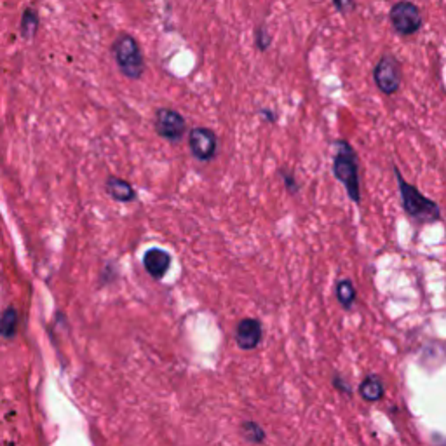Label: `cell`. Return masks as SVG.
Here are the masks:
<instances>
[{"mask_svg":"<svg viewBox=\"0 0 446 446\" xmlns=\"http://www.w3.org/2000/svg\"><path fill=\"white\" fill-rule=\"evenodd\" d=\"M373 80L380 93L391 96L399 91L403 84V72L398 58L394 55H384L373 68Z\"/></svg>","mask_w":446,"mask_h":446,"instance_id":"5b68a950","label":"cell"},{"mask_svg":"<svg viewBox=\"0 0 446 446\" xmlns=\"http://www.w3.org/2000/svg\"><path fill=\"white\" fill-rule=\"evenodd\" d=\"M261 334H263V328L259 319L246 317L237 325L236 342L242 351H253L260 345Z\"/></svg>","mask_w":446,"mask_h":446,"instance_id":"ba28073f","label":"cell"},{"mask_svg":"<svg viewBox=\"0 0 446 446\" xmlns=\"http://www.w3.org/2000/svg\"><path fill=\"white\" fill-rule=\"evenodd\" d=\"M261 115H263V117H267L271 122L276 121V115L271 114V110H261Z\"/></svg>","mask_w":446,"mask_h":446,"instance_id":"ffe728a7","label":"cell"},{"mask_svg":"<svg viewBox=\"0 0 446 446\" xmlns=\"http://www.w3.org/2000/svg\"><path fill=\"white\" fill-rule=\"evenodd\" d=\"M256 45H259L261 51H265L271 45V36H268L265 28L256 30Z\"/></svg>","mask_w":446,"mask_h":446,"instance_id":"d6986e66","label":"cell"},{"mask_svg":"<svg viewBox=\"0 0 446 446\" xmlns=\"http://www.w3.org/2000/svg\"><path fill=\"white\" fill-rule=\"evenodd\" d=\"M332 386L334 387V391L342 392V394H345V396H352V387H351V384H349L347 380L344 379V376H340V375H333V379H332Z\"/></svg>","mask_w":446,"mask_h":446,"instance_id":"2e32d148","label":"cell"},{"mask_svg":"<svg viewBox=\"0 0 446 446\" xmlns=\"http://www.w3.org/2000/svg\"><path fill=\"white\" fill-rule=\"evenodd\" d=\"M357 392H359L361 398L366 403H379L380 399L386 394V387H384L382 379L375 373H370L363 379V382L357 387Z\"/></svg>","mask_w":446,"mask_h":446,"instance_id":"30bf717a","label":"cell"},{"mask_svg":"<svg viewBox=\"0 0 446 446\" xmlns=\"http://www.w3.org/2000/svg\"><path fill=\"white\" fill-rule=\"evenodd\" d=\"M156 131L159 136L168 141H178L185 134L187 124L185 119L176 110L161 109L156 114Z\"/></svg>","mask_w":446,"mask_h":446,"instance_id":"8992f818","label":"cell"},{"mask_svg":"<svg viewBox=\"0 0 446 446\" xmlns=\"http://www.w3.org/2000/svg\"><path fill=\"white\" fill-rule=\"evenodd\" d=\"M281 176H283L284 180V185H286L288 192L290 194H297L298 192V183H297V178H295V173L293 171H281Z\"/></svg>","mask_w":446,"mask_h":446,"instance_id":"e0dca14e","label":"cell"},{"mask_svg":"<svg viewBox=\"0 0 446 446\" xmlns=\"http://www.w3.org/2000/svg\"><path fill=\"white\" fill-rule=\"evenodd\" d=\"M394 175L398 180L399 197H401L403 211L411 218L413 222L420 223V225H429V223H436L441 220V207L436 201L429 199L428 195L422 194L417 187L411 185L403 178L401 171L394 166Z\"/></svg>","mask_w":446,"mask_h":446,"instance_id":"7a4b0ae2","label":"cell"},{"mask_svg":"<svg viewBox=\"0 0 446 446\" xmlns=\"http://www.w3.org/2000/svg\"><path fill=\"white\" fill-rule=\"evenodd\" d=\"M114 56L119 70L129 79H140L143 75L145 63L141 56L140 45L131 36H122L115 40Z\"/></svg>","mask_w":446,"mask_h":446,"instance_id":"3957f363","label":"cell"},{"mask_svg":"<svg viewBox=\"0 0 446 446\" xmlns=\"http://www.w3.org/2000/svg\"><path fill=\"white\" fill-rule=\"evenodd\" d=\"M37 30V14L33 11H26L21 21V32L25 37H32Z\"/></svg>","mask_w":446,"mask_h":446,"instance_id":"9a60e30c","label":"cell"},{"mask_svg":"<svg viewBox=\"0 0 446 446\" xmlns=\"http://www.w3.org/2000/svg\"><path fill=\"white\" fill-rule=\"evenodd\" d=\"M143 265L153 279H163L164 274L168 272L169 265H171V256L164 249L152 248L143 256Z\"/></svg>","mask_w":446,"mask_h":446,"instance_id":"9c48e42d","label":"cell"},{"mask_svg":"<svg viewBox=\"0 0 446 446\" xmlns=\"http://www.w3.org/2000/svg\"><path fill=\"white\" fill-rule=\"evenodd\" d=\"M333 176L345 188V194L352 202H361L359 157L347 140H337L333 143Z\"/></svg>","mask_w":446,"mask_h":446,"instance_id":"6da1fadb","label":"cell"},{"mask_svg":"<svg viewBox=\"0 0 446 446\" xmlns=\"http://www.w3.org/2000/svg\"><path fill=\"white\" fill-rule=\"evenodd\" d=\"M389 21L392 30L401 37L415 36L418 30L422 28V13L418 9L417 4L410 2V0H401V2L394 4L389 11Z\"/></svg>","mask_w":446,"mask_h":446,"instance_id":"277c9868","label":"cell"},{"mask_svg":"<svg viewBox=\"0 0 446 446\" xmlns=\"http://www.w3.org/2000/svg\"><path fill=\"white\" fill-rule=\"evenodd\" d=\"M242 434L251 443H261L265 440V430L256 422H244L242 424Z\"/></svg>","mask_w":446,"mask_h":446,"instance_id":"5bb4252c","label":"cell"},{"mask_svg":"<svg viewBox=\"0 0 446 446\" xmlns=\"http://www.w3.org/2000/svg\"><path fill=\"white\" fill-rule=\"evenodd\" d=\"M334 297H337L338 303L342 305V309L351 310L352 305L356 303L357 291L354 288V283L351 279H340L334 286Z\"/></svg>","mask_w":446,"mask_h":446,"instance_id":"7c38bea8","label":"cell"},{"mask_svg":"<svg viewBox=\"0 0 446 446\" xmlns=\"http://www.w3.org/2000/svg\"><path fill=\"white\" fill-rule=\"evenodd\" d=\"M18 325H19V317L16 309L9 307L7 310H4L2 317H0V334L4 338H13L18 332Z\"/></svg>","mask_w":446,"mask_h":446,"instance_id":"4fadbf2b","label":"cell"},{"mask_svg":"<svg viewBox=\"0 0 446 446\" xmlns=\"http://www.w3.org/2000/svg\"><path fill=\"white\" fill-rule=\"evenodd\" d=\"M188 145L199 161H211L217 156V134L207 128H194L188 134Z\"/></svg>","mask_w":446,"mask_h":446,"instance_id":"52a82bcc","label":"cell"},{"mask_svg":"<svg viewBox=\"0 0 446 446\" xmlns=\"http://www.w3.org/2000/svg\"><path fill=\"white\" fill-rule=\"evenodd\" d=\"M107 192H109L115 201L129 202L134 199V188L126 180L115 178V176H110L107 180Z\"/></svg>","mask_w":446,"mask_h":446,"instance_id":"8fae6325","label":"cell"},{"mask_svg":"<svg viewBox=\"0 0 446 446\" xmlns=\"http://www.w3.org/2000/svg\"><path fill=\"white\" fill-rule=\"evenodd\" d=\"M333 7L342 14H347L356 7V0H333Z\"/></svg>","mask_w":446,"mask_h":446,"instance_id":"ac0fdd59","label":"cell"}]
</instances>
